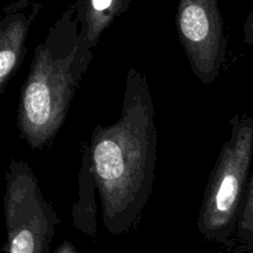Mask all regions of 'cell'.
<instances>
[{
  "label": "cell",
  "mask_w": 253,
  "mask_h": 253,
  "mask_svg": "<svg viewBox=\"0 0 253 253\" xmlns=\"http://www.w3.org/2000/svg\"><path fill=\"white\" fill-rule=\"evenodd\" d=\"M155 106L147 78L131 67L119 120L94 128L88 152L105 229L120 236L135 229L150 199L157 162Z\"/></svg>",
  "instance_id": "1"
},
{
  "label": "cell",
  "mask_w": 253,
  "mask_h": 253,
  "mask_svg": "<svg viewBox=\"0 0 253 253\" xmlns=\"http://www.w3.org/2000/svg\"><path fill=\"white\" fill-rule=\"evenodd\" d=\"M93 59L71 5L37 44L22 84L16 124L34 150L46 147L61 130L79 83Z\"/></svg>",
  "instance_id": "2"
},
{
  "label": "cell",
  "mask_w": 253,
  "mask_h": 253,
  "mask_svg": "<svg viewBox=\"0 0 253 253\" xmlns=\"http://www.w3.org/2000/svg\"><path fill=\"white\" fill-rule=\"evenodd\" d=\"M230 125L231 133L210 173L198 214L200 234L220 244H226L239 225L253 156L252 116L237 114Z\"/></svg>",
  "instance_id": "3"
},
{
  "label": "cell",
  "mask_w": 253,
  "mask_h": 253,
  "mask_svg": "<svg viewBox=\"0 0 253 253\" xmlns=\"http://www.w3.org/2000/svg\"><path fill=\"white\" fill-rule=\"evenodd\" d=\"M6 253H49L59 219L29 163L12 160L5 175Z\"/></svg>",
  "instance_id": "4"
},
{
  "label": "cell",
  "mask_w": 253,
  "mask_h": 253,
  "mask_svg": "<svg viewBox=\"0 0 253 253\" xmlns=\"http://www.w3.org/2000/svg\"><path fill=\"white\" fill-rule=\"evenodd\" d=\"M175 27L193 73L202 83H214L227 53L219 0H179Z\"/></svg>",
  "instance_id": "5"
},
{
  "label": "cell",
  "mask_w": 253,
  "mask_h": 253,
  "mask_svg": "<svg viewBox=\"0 0 253 253\" xmlns=\"http://www.w3.org/2000/svg\"><path fill=\"white\" fill-rule=\"evenodd\" d=\"M41 10L39 2L16 0L2 10L0 20V94L24 61L25 42L32 21Z\"/></svg>",
  "instance_id": "6"
},
{
  "label": "cell",
  "mask_w": 253,
  "mask_h": 253,
  "mask_svg": "<svg viewBox=\"0 0 253 253\" xmlns=\"http://www.w3.org/2000/svg\"><path fill=\"white\" fill-rule=\"evenodd\" d=\"M131 0H77V19L81 36L91 49L99 43L101 35L119 16L127 11Z\"/></svg>",
  "instance_id": "7"
},
{
  "label": "cell",
  "mask_w": 253,
  "mask_h": 253,
  "mask_svg": "<svg viewBox=\"0 0 253 253\" xmlns=\"http://www.w3.org/2000/svg\"><path fill=\"white\" fill-rule=\"evenodd\" d=\"M79 195L81 199L74 205L73 210V225L76 229L95 236L96 234V217H95V198H94V188H96L95 179L91 172L89 152L86 147L83 158L81 174H79Z\"/></svg>",
  "instance_id": "8"
},
{
  "label": "cell",
  "mask_w": 253,
  "mask_h": 253,
  "mask_svg": "<svg viewBox=\"0 0 253 253\" xmlns=\"http://www.w3.org/2000/svg\"><path fill=\"white\" fill-rule=\"evenodd\" d=\"M237 236L242 241L246 251L253 252V172L250 175L249 187L237 225Z\"/></svg>",
  "instance_id": "9"
},
{
  "label": "cell",
  "mask_w": 253,
  "mask_h": 253,
  "mask_svg": "<svg viewBox=\"0 0 253 253\" xmlns=\"http://www.w3.org/2000/svg\"><path fill=\"white\" fill-rule=\"evenodd\" d=\"M244 42L247 46L253 47V7L244 25Z\"/></svg>",
  "instance_id": "10"
},
{
  "label": "cell",
  "mask_w": 253,
  "mask_h": 253,
  "mask_svg": "<svg viewBox=\"0 0 253 253\" xmlns=\"http://www.w3.org/2000/svg\"><path fill=\"white\" fill-rule=\"evenodd\" d=\"M54 253H77V251L76 249H74L73 245H72V242L66 241L56 250V252Z\"/></svg>",
  "instance_id": "11"
}]
</instances>
